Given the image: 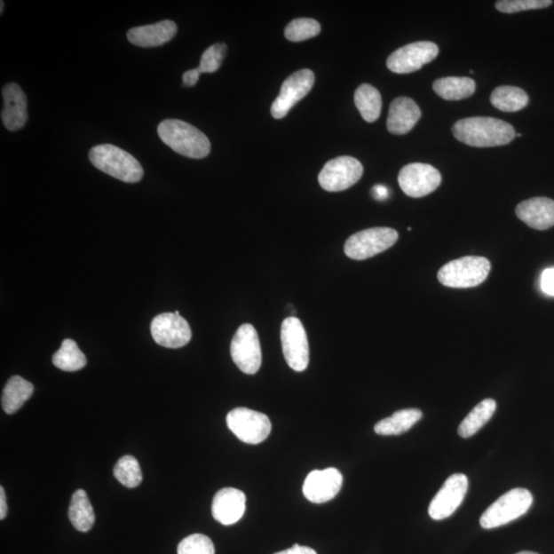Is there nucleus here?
<instances>
[{
	"label": "nucleus",
	"instance_id": "obj_1",
	"mask_svg": "<svg viewBox=\"0 0 554 554\" xmlns=\"http://www.w3.org/2000/svg\"><path fill=\"white\" fill-rule=\"evenodd\" d=\"M452 131L458 141L479 148L504 146L517 137L511 124L493 117L464 118Z\"/></svg>",
	"mask_w": 554,
	"mask_h": 554
},
{
	"label": "nucleus",
	"instance_id": "obj_2",
	"mask_svg": "<svg viewBox=\"0 0 554 554\" xmlns=\"http://www.w3.org/2000/svg\"><path fill=\"white\" fill-rule=\"evenodd\" d=\"M158 136L168 146L183 156L201 160L210 153V143L199 129L179 120H166L157 128Z\"/></svg>",
	"mask_w": 554,
	"mask_h": 554
},
{
	"label": "nucleus",
	"instance_id": "obj_3",
	"mask_svg": "<svg viewBox=\"0 0 554 554\" xmlns=\"http://www.w3.org/2000/svg\"><path fill=\"white\" fill-rule=\"evenodd\" d=\"M89 157L98 170L123 182L137 183L144 176L141 163L127 151L115 145H98L91 149Z\"/></svg>",
	"mask_w": 554,
	"mask_h": 554
},
{
	"label": "nucleus",
	"instance_id": "obj_4",
	"mask_svg": "<svg viewBox=\"0 0 554 554\" xmlns=\"http://www.w3.org/2000/svg\"><path fill=\"white\" fill-rule=\"evenodd\" d=\"M491 272V263L484 257L468 256L448 262L439 269L441 285L455 289L474 288L483 283Z\"/></svg>",
	"mask_w": 554,
	"mask_h": 554
},
{
	"label": "nucleus",
	"instance_id": "obj_5",
	"mask_svg": "<svg viewBox=\"0 0 554 554\" xmlns=\"http://www.w3.org/2000/svg\"><path fill=\"white\" fill-rule=\"evenodd\" d=\"M533 504L532 494L522 487L510 490L487 508L479 523L484 529H495L524 516Z\"/></svg>",
	"mask_w": 554,
	"mask_h": 554
},
{
	"label": "nucleus",
	"instance_id": "obj_6",
	"mask_svg": "<svg viewBox=\"0 0 554 554\" xmlns=\"http://www.w3.org/2000/svg\"><path fill=\"white\" fill-rule=\"evenodd\" d=\"M399 240L397 230L388 227H375L360 231L349 237L344 252L353 260H367L384 253Z\"/></svg>",
	"mask_w": 554,
	"mask_h": 554
},
{
	"label": "nucleus",
	"instance_id": "obj_7",
	"mask_svg": "<svg viewBox=\"0 0 554 554\" xmlns=\"http://www.w3.org/2000/svg\"><path fill=\"white\" fill-rule=\"evenodd\" d=\"M226 422L235 437L249 445L261 444L272 432V422L267 416L247 408H233Z\"/></svg>",
	"mask_w": 554,
	"mask_h": 554
},
{
	"label": "nucleus",
	"instance_id": "obj_8",
	"mask_svg": "<svg viewBox=\"0 0 554 554\" xmlns=\"http://www.w3.org/2000/svg\"><path fill=\"white\" fill-rule=\"evenodd\" d=\"M281 339L289 367L296 372L305 371L309 364V343L301 321L296 316H289L283 321Z\"/></svg>",
	"mask_w": 554,
	"mask_h": 554
},
{
	"label": "nucleus",
	"instance_id": "obj_9",
	"mask_svg": "<svg viewBox=\"0 0 554 554\" xmlns=\"http://www.w3.org/2000/svg\"><path fill=\"white\" fill-rule=\"evenodd\" d=\"M231 358L241 372L254 375L262 365V352L258 333L245 323L237 329L230 345Z\"/></svg>",
	"mask_w": 554,
	"mask_h": 554
},
{
	"label": "nucleus",
	"instance_id": "obj_10",
	"mask_svg": "<svg viewBox=\"0 0 554 554\" xmlns=\"http://www.w3.org/2000/svg\"><path fill=\"white\" fill-rule=\"evenodd\" d=\"M364 168L352 156H340L326 163L319 176L321 188L328 193H339L360 180Z\"/></svg>",
	"mask_w": 554,
	"mask_h": 554
},
{
	"label": "nucleus",
	"instance_id": "obj_11",
	"mask_svg": "<svg viewBox=\"0 0 554 554\" xmlns=\"http://www.w3.org/2000/svg\"><path fill=\"white\" fill-rule=\"evenodd\" d=\"M438 55L437 44L431 42L414 43L393 51L387 59V67L394 74H412L432 62Z\"/></svg>",
	"mask_w": 554,
	"mask_h": 554
},
{
	"label": "nucleus",
	"instance_id": "obj_12",
	"mask_svg": "<svg viewBox=\"0 0 554 554\" xmlns=\"http://www.w3.org/2000/svg\"><path fill=\"white\" fill-rule=\"evenodd\" d=\"M399 183L401 190L408 196L420 199L439 188L441 175L431 164L414 162L400 170Z\"/></svg>",
	"mask_w": 554,
	"mask_h": 554
},
{
	"label": "nucleus",
	"instance_id": "obj_13",
	"mask_svg": "<svg viewBox=\"0 0 554 554\" xmlns=\"http://www.w3.org/2000/svg\"><path fill=\"white\" fill-rule=\"evenodd\" d=\"M315 75L312 70L302 69L289 76L281 85L279 97L273 103L272 115L275 120H281L297 103L312 91Z\"/></svg>",
	"mask_w": 554,
	"mask_h": 554
},
{
	"label": "nucleus",
	"instance_id": "obj_14",
	"mask_svg": "<svg viewBox=\"0 0 554 554\" xmlns=\"http://www.w3.org/2000/svg\"><path fill=\"white\" fill-rule=\"evenodd\" d=\"M150 328L157 344L166 348H181L187 345L193 337L187 321L175 313L155 316Z\"/></svg>",
	"mask_w": 554,
	"mask_h": 554
},
{
	"label": "nucleus",
	"instance_id": "obj_15",
	"mask_svg": "<svg viewBox=\"0 0 554 554\" xmlns=\"http://www.w3.org/2000/svg\"><path fill=\"white\" fill-rule=\"evenodd\" d=\"M468 490V479L463 473L453 474L435 495L430 505V516L435 520L451 517L463 503Z\"/></svg>",
	"mask_w": 554,
	"mask_h": 554
},
{
	"label": "nucleus",
	"instance_id": "obj_16",
	"mask_svg": "<svg viewBox=\"0 0 554 554\" xmlns=\"http://www.w3.org/2000/svg\"><path fill=\"white\" fill-rule=\"evenodd\" d=\"M343 485L341 472L336 468L310 472L303 485V494L310 503L321 504L337 496Z\"/></svg>",
	"mask_w": 554,
	"mask_h": 554
},
{
	"label": "nucleus",
	"instance_id": "obj_17",
	"mask_svg": "<svg viewBox=\"0 0 554 554\" xmlns=\"http://www.w3.org/2000/svg\"><path fill=\"white\" fill-rule=\"evenodd\" d=\"M245 511V493L234 487H226L215 495L212 513L217 522L224 526L234 525L243 517Z\"/></svg>",
	"mask_w": 554,
	"mask_h": 554
},
{
	"label": "nucleus",
	"instance_id": "obj_18",
	"mask_svg": "<svg viewBox=\"0 0 554 554\" xmlns=\"http://www.w3.org/2000/svg\"><path fill=\"white\" fill-rule=\"evenodd\" d=\"M4 108L2 120L4 127L11 131L24 128L28 120V98L17 83L6 84L3 89Z\"/></svg>",
	"mask_w": 554,
	"mask_h": 554
},
{
	"label": "nucleus",
	"instance_id": "obj_19",
	"mask_svg": "<svg viewBox=\"0 0 554 554\" xmlns=\"http://www.w3.org/2000/svg\"><path fill=\"white\" fill-rule=\"evenodd\" d=\"M516 214L519 220L533 229H550L554 226V201L547 197H534L520 202Z\"/></svg>",
	"mask_w": 554,
	"mask_h": 554
},
{
	"label": "nucleus",
	"instance_id": "obj_20",
	"mask_svg": "<svg viewBox=\"0 0 554 554\" xmlns=\"http://www.w3.org/2000/svg\"><path fill=\"white\" fill-rule=\"evenodd\" d=\"M421 118V110L411 98L395 99L389 108L387 130L393 135H406Z\"/></svg>",
	"mask_w": 554,
	"mask_h": 554
},
{
	"label": "nucleus",
	"instance_id": "obj_21",
	"mask_svg": "<svg viewBox=\"0 0 554 554\" xmlns=\"http://www.w3.org/2000/svg\"><path fill=\"white\" fill-rule=\"evenodd\" d=\"M178 28L170 20L154 25L140 26L128 32V39L140 48H155L169 43L177 35Z\"/></svg>",
	"mask_w": 554,
	"mask_h": 554
},
{
	"label": "nucleus",
	"instance_id": "obj_22",
	"mask_svg": "<svg viewBox=\"0 0 554 554\" xmlns=\"http://www.w3.org/2000/svg\"><path fill=\"white\" fill-rule=\"evenodd\" d=\"M476 90V82L470 77H443L433 83V91L447 101L464 100L471 97Z\"/></svg>",
	"mask_w": 554,
	"mask_h": 554
},
{
	"label": "nucleus",
	"instance_id": "obj_23",
	"mask_svg": "<svg viewBox=\"0 0 554 554\" xmlns=\"http://www.w3.org/2000/svg\"><path fill=\"white\" fill-rule=\"evenodd\" d=\"M422 418V412L418 408H405L395 412L391 417L378 422L374 431L379 435H400L410 431Z\"/></svg>",
	"mask_w": 554,
	"mask_h": 554
},
{
	"label": "nucleus",
	"instance_id": "obj_24",
	"mask_svg": "<svg viewBox=\"0 0 554 554\" xmlns=\"http://www.w3.org/2000/svg\"><path fill=\"white\" fill-rule=\"evenodd\" d=\"M33 391L35 387L29 381L20 376L12 377L4 389L2 398L4 411L10 415L15 414L31 398Z\"/></svg>",
	"mask_w": 554,
	"mask_h": 554
},
{
	"label": "nucleus",
	"instance_id": "obj_25",
	"mask_svg": "<svg viewBox=\"0 0 554 554\" xmlns=\"http://www.w3.org/2000/svg\"><path fill=\"white\" fill-rule=\"evenodd\" d=\"M69 519L79 532H89L95 524V512L87 493L78 490L72 496L69 507Z\"/></svg>",
	"mask_w": 554,
	"mask_h": 554
},
{
	"label": "nucleus",
	"instance_id": "obj_26",
	"mask_svg": "<svg viewBox=\"0 0 554 554\" xmlns=\"http://www.w3.org/2000/svg\"><path fill=\"white\" fill-rule=\"evenodd\" d=\"M496 408V401L492 399L480 401L462 421L458 430L460 437L467 439L479 432L491 420Z\"/></svg>",
	"mask_w": 554,
	"mask_h": 554
},
{
	"label": "nucleus",
	"instance_id": "obj_27",
	"mask_svg": "<svg viewBox=\"0 0 554 554\" xmlns=\"http://www.w3.org/2000/svg\"><path fill=\"white\" fill-rule=\"evenodd\" d=\"M354 103L360 115L367 123L378 120L382 110V98L380 91L371 84H361L355 91Z\"/></svg>",
	"mask_w": 554,
	"mask_h": 554
},
{
	"label": "nucleus",
	"instance_id": "obj_28",
	"mask_svg": "<svg viewBox=\"0 0 554 554\" xmlns=\"http://www.w3.org/2000/svg\"><path fill=\"white\" fill-rule=\"evenodd\" d=\"M491 103L495 108L503 112H517L526 107L529 96L518 87L503 85L495 89L491 95Z\"/></svg>",
	"mask_w": 554,
	"mask_h": 554
},
{
	"label": "nucleus",
	"instance_id": "obj_29",
	"mask_svg": "<svg viewBox=\"0 0 554 554\" xmlns=\"http://www.w3.org/2000/svg\"><path fill=\"white\" fill-rule=\"evenodd\" d=\"M87 358L71 339L63 341L60 349L52 356V364L65 372H76L87 365Z\"/></svg>",
	"mask_w": 554,
	"mask_h": 554
},
{
	"label": "nucleus",
	"instance_id": "obj_30",
	"mask_svg": "<svg viewBox=\"0 0 554 554\" xmlns=\"http://www.w3.org/2000/svg\"><path fill=\"white\" fill-rule=\"evenodd\" d=\"M114 473L115 479L130 489H133L142 483L141 467L133 456H124L118 460Z\"/></svg>",
	"mask_w": 554,
	"mask_h": 554
},
{
	"label": "nucleus",
	"instance_id": "obj_31",
	"mask_svg": "<svg viewBox=\"0 0 554 554\" xmlns=\"http://www.w3.org/2000/svg\"><path fill=\"white\" fill-rule=\"evenodd\" d=\"M321 33V25L313 19L301 18L293 20L285 30V36L289 42L299 43L309 38L318 36Z\"/></svg>",
	"mask_w": 554,
	"mask_h": 554
},
{
	"label": "nucleus",
	"instance_id": "obj_32",
	"mask_svg": "<svg viewBox=\"0 0 554 554\" xmlns=\"http://www.w3.org/2000/svg\"><path fill=\"white\" fill-rule=\"evenodd\" d=\"M178 554H215V546L208 536L194 534L181 541Z\"/></svg>",
	"mask_w": 554,
	"mask_h": 554
},
{
	"label": "nucleus",
	"instance_id": "obj_33",
	"mask_svg": "<svg viewBox=\"0 0 554 554\" xmlns=\"http://www.w3.org/2000/svg\"><path fill=\"white\" fill-rule=\"evenodd\" d=\"M551 4V0H500L496 3V9L504 14H514L523 11L546 9Z\"/></svg>",
	"mask_w": 554,
	"mask_h": 554
},
{
	"label": "nucleus",
	"instance_id": "obj_34",
	"mask_svg": "<svg viewBox=\"0 0 554 554\" xmlns=\"http://www.w3.org/2000/svg\"><path fill=\"white\" fill-rule=\"evenodd\" d=\"M227 46L224 44H216L210 46L203 52L199 69L202 74H213L221 67L224 58L226 56Z\"/></svg>",
	"mask_w": 554,
	"mask_h": 554
},
{
	"label": "nucleus",
	"instance_id": "obj_35",
	"mask_svg": "<svg viewBox=\"0 0 554 554\" xmlns=\"http://www.w3.org/2000/svg\"><path fill=\"white\" fill-rule=\"evenodd\" d=\"M540 288L545 295L554 297V267L546 268L541 274Z\"/></svg>",
	"mask_w": 554,
	"mask_h": 554
},
{
	"label": "nucleus",
	"instance_id": "obj_36",
	"mask_svg": "<svg viewBox=\"0 0 554 554\" xmlns=\"http://www.w3.org/2000/svg\"><path fill=\"white\" fill-rule=\"evenodd\" d=\"M201 75L202 72L199 68L188 70L183 75V83L186 87H194L197 82H199Z\"/></svg>",
	"mask_w": 554,
	"mask_h": 554
},
{
	"label": "nucleus",
	"instance_id": "obj_37",
	"mask_svg": "<svg viewBox=\"0 0 554 554\" xmlns=\"http://www.w3.org/2000/svg\"><path fill=\"white\" fill-rule=\"evenodd\" d=\"M391 194V191L384 185H375L372 188V195L376 201H386Z\"/></svg>",
	"mask_w": 554,
	"mask_h": 554
},
{
	"label": "nucleus",
	"instance_id": "obj_38",
	"mask_svg": "<svg viewBox=\"0 0 554 554\" xmlns=\"http://www.w3.org/2000/svg\"><path fill=\"white\" fill-rule=\"evenodd\" d=\"M275 554H318L313 549L307 546H301L298 544L294 545L291 549L277 552Z\"/></svg>",
	"mask_w": 554,
	"mask_h": 554
},
{
	"label": "nucleus",
	"instance_id": "obj_39",
	"mask_svg": "<svg viewBox=\"0 0 554 554\" xmlns=\"http://www.w3.org/2000/svg\"><path fill=\"white\" fill-rule=\"evenodd\" d=\"M8 514V505H6L5 493L4 487H0V519H4Z\"/></svg>",
	"mask_w": 554,
	"mask_h": 554
},
{
	"label": "nucleus",
	"instance_id": "obj_40",
	"mask_svg": "<svg viewBox=\"0 0 554 554\" xmlns=\"http://www.w3.org/2000/svg\"><path fill=\"white\" fill-rule=\"evenodd\" d=\"M517 554H538L536 552H531V551H522V552H518Z\"/></svg>",
	"mask_w": 554,
	"mask_h": 554
},
{
	"label": "nucleus",
	"instance_id": "obj_41",
	"mask_svg": "<svg viewBox=\"0 0 554 554\" xmlns=\"http://www.w3.org/2000/svg\"><path fill=\"white\" fill-rule=\"evenodd\" d=\"M2 4V12H4V2H2V4Z\"/></svg>",
	"mask_w": 554,
	"mask_h": 554
},
{
	"label": "nucleus",
	"instance_id": "obj_42",
	"mask_svg": "<svg viewBox=\"0 0 554 554\" xmlns=\"http://www.w3.org/2000/svg\"><path fill=\"white\" fill-rule=\"evenodd\" d=\"M517 137L520 138V137H522V134L518 133V134L517 135Z\"/></svg>",
	"mask_w": 554,
	"mask_h": 554
}]
</instances>
